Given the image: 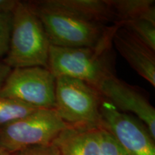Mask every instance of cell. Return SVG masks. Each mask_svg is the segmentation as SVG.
I'll return each mask as SVG.
<instances>
[{
    "label": "cell",
    "instance_id": "6da1fadb",
    "mask_svg": "<svg viewBox=\"0 0 155 155\" xmlns=\"http://www.w3.org/2000/svg\"><path fill=\"white\" fill-rule=\"evenodd\" d=\"M120 24L108 26L100 41L92 47L50 45L48 68L55 78L78 79L96 88L104 79L114 75L112 40Z\"/></svg>",
    "mask_w": 155,
    "mask_h": 155
},
{
    "label": "cell",
    "instance_id": "7a4b0ae2",
    "mask_svg": "<svg viewBox=\"0 0 155 155\" xmlns=\"http://www.w3.org/2000/svg\"><path fill=\"white\" fill-rule=\"evenodd\" d=\"M50 44L30 4L18 1L12 12L9 50L4 63L12 69L48 68Z\"/></svg>",
    "mask_w": 155,
    "mask_h": 155
},
{
    "label": "cell",
    "instance_id": "3957f363",
    "mask_svg": "<svg viewBox=\"0 0 155 155\" xmlns=\"http://www.w3.org/2000/svg\"><path fill=\"white\" fill-rule=\"evenodd\" d=\"M29 4L41 22L50 45L92 47L100 41L108 27L81 19L48 0Z\"/></svg>",
    "mask_w": 155,
    "mask_h": 155
},
{
    "label": "cell",
    "instance_id": "277c9868",
    "mask_svg": "<svg viewBox=\"0 0 155 155\" xmlns=\"http://www.w3.org/2000/svg\"><path fill=\"white\" fill-rule=\"evenodd\" d=\"M102 100L98 90L84 81L56 78L54 109L67 125L100 128Z\"/></svg>",
    "mask_w": 155,
    "mask_h": 155
},
{
    "label": "cell",
    "instance_id": "5b68a950",
    "mask_svg": "<svg viewBox=\"0 0 155 155\" xmlns=\"http://www.w3.org/2000/svg\"><path fill=\"white\" fill-rule=\"evenodd\" d=\"M67 127L54 108H38L0 129V147L15 154L30 147L51 144Z\"/></svg>",
    "mask_w": 155,
    "mask_h": 155
},
{
    "label": "cell",
    "instance_id": "8992f818",
    "mask_svg": "<svg viewBox=\"0 0 155 155\" xmlns=\"http://www.w3.org/2000/svg\"><path fill=\"white\" fill-rule=\"evenodd\" d=\"M56 78L48 68L12 69L0 90V97L11 98L37 108H55Z\"/></svg>",
    "mask_w": 155,
    "mask_h": 155
},
{
    "label": "cell",
    "instance_id": "52a82bcc",
    "mask_svg": "<svg viewBox=\"0 0 155 155\" xmlns=\"http://www.w3.org/2000/svg\"><path fill=\"white\" fill-rule=\"evenodd\" d=\"M101 127L114 137L128 155H155V139L144 124L123 113L103 98Z\"/></svg>",
    "mask_w": 155,
    "mask_h": 155
},
{
    "label": "cell",
    "instance_id": "ba28073f",
    "mask_svg": "<svg viewBox=\"0 0 155 155\" xmlns=\"http://www.w3.org/2000/svg\"><path fill=\"white\" fill-rule=\"evenodd\" d=\"M104 99L123 113L135 114L155 139V109L139 90L116 77L104 79L96 88Z\"/></svg>",
    "mask_w": 155,
    "mask_h": 155
},
{
    "label": "cell",
    "instance_id": "9c48e42d",
    "mask_svg": "<svg viewBox=\"0 0 155 155\" xmlns=\"http://www.w3.org/2000/svg\"><path fill=\"white\" fill-rule=\"evenodd\" d=\"M121 23V22H120ZM113 45L138 74L155 86L154 52L120 24L113 36Z\"/></svg>",
    "mask_w": 155,
    "mask_h": 155
},
{
    "label": "cell",
    "instance_id": "30bf717a",
    "mask_svg": "<svg viewBox=\"0 0 155 155\" xmlns=\"http://www.w3.org/2000/svg\"><path fill=\"white\" fill-rule=\"evenodd\" d=\"M99 128L68 126L53 144L60 155H101Z\"/></svg>",
    "mask_w": 155,
    "mask_h": 155
},
{
    "label": "cell",
    "instance_id": "8fae6325",
    "mask_svg": "<svg viewBox=\"0 0 155 155\" xmlns=\"http://www.w3.org/2000/svg\"><path fill=\"white\" fill-rule=\"evenodd\" d=\"M52 5L96 24H116V17L108 0H48Z\"/></svg>",
    "mask_w": 155,
    "mask_h": 155
},
{
    "label": "cell",
    "instance_id": "7c38bea8",
    "mask_svg": "<svg viewBox=\"0 0 155 155\" xmlns=\"http://www.w3.org/2000/svg\"><path fill=\"white\" fill-rule=\"evenodd\" d=\"M117 22L144 19L155 23L154 0H108Z\"/></svg>",
    "mask_w": 155,
    "mask_h": 155
},
{
    "label": "cell",
    "instance_id": "4fadbf2b",
    "mask_svg": "<svg viewBox=\"0 0 155 155\" xmlns=\"http://www.w3.org/2000/svg\"><path fill=\"white\" fill-rule=\"evenodd\" d=\"M38 109L11 98L0 97V129Z\"/></svg>",
    "mask_w": 155,
    "mask_h": 155
},
{
    "label": "cell",
    "instance_id": "5bb4252c",
    "mask_svg": "<svg viewBox=\"0 0 155 155\" xmlns=\"http://www.w3.org/2000/svg\"><path fill=\"white\" fill-rule=\"evenodd\" d=\"M121 25L155 51V23L144 19H137L123 22Z\"/></svg>",
    "mask_w": 155,
    "mask_h": 155
},
{
    "label": "cell",
    "instance_id": "9a60e30c",
    "mask_svg": "<svg viewBox=\"0 0 155 155\" xmlns=\"http://www.w3.org/2000/svg\"><path fill=\"white\" fill-rule=\"evenodd\" d=\"M101 155H128L114 137L107 130L100 127L98 130Z\"/></svg>",
    "mask_w": 155,
    "mask_h": 155
},
{
    "label": "cell",
    "instance_id": "2e32d148",
    "mask_svg": "<svg viewBox=\"0 0 155 155\" xmlns=\"http://www.w3.org/2000/svg\"><path fill=\"white\" fill-rule=\"evenodd\" d=\"M12 12H0V57L6 56L10 40Z\"/></svg>",
    "mask_w": 155,
    "mask_h": 155
},
{
    "label": "cell",
    "instance_id": "e0dca14e",
    "mask_svg": "<svg viewBox=\"0 0 155 155\" xmlns=\"http://www.w3.org/2000/svg\"><path fill=\"white\" fill-rule=\"evenodd\" d=\"M13 155H60L57 147L53 144L30 147L19 151Z\"/></svg>",
    "mask_w": 155,
    "mask_h": 155
},
{
    "label": "cell",
    "instance_id": "ac0fdd59",
    "mask_svg": "<svg viewBox=\"0 0 155 155\" xmlns=\"http://www.w3.org/2000/svg\"><path fill=\"white\" fill-rule=\"evenodd\" d=\"M18 1L0 0V12H12Z\"/></svg>",
    "mask_w": 155,
    "mask_h": 155
},
{
    "label": "cell",
    "instance_id": "d6986e66",
    "mask_svg": "<svg viewBox=\"0 0 155 155\" xmlns=\"http://www.w3.org/2000/svg\"><path fill=\"white\" fill-rule=\"evenodd\" d=\"M12 71V68L9 67L4 62H0V90L2 88L6 79L8 77Z\"/></svg>",
    "mask_w": 155,
    "mask_h": 155
},
{
    "label": "cell",
    "instance_id": "ffe728a7",
    "mask_svg": "<svg viewBox=\"0 0 155 155\" xmlns=\"http://www.w3.org/2000/svg\"><path fill=\"white\" fill-rule=\"evenodd\" d=\"M0 155H13V154H11V153L4 150L2 147H0Z\"/></svg>",
    "mask_w": 155,
    "mask_h": 155
}]
</instances>
